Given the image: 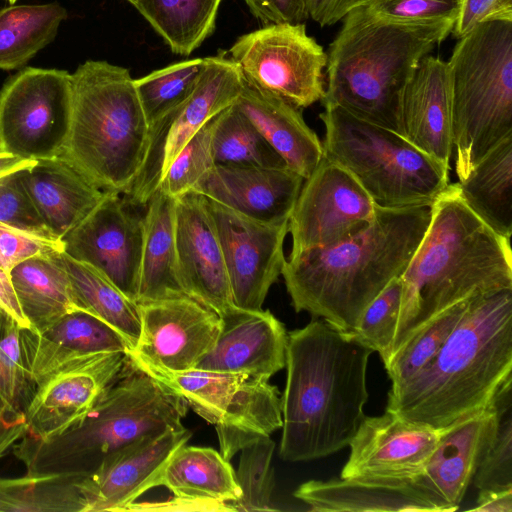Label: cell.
I'll return each instance as SVG.
<instances>
[{
  "instance_id": "6da1fadb",
  "label": "cell",
  "mask_w": 512,
  "mask_h": 512,
  "mask_svg": "<svg viewBox=\"0 0 512 512\" xmlns=\"http://www.w3.org/2000/svg\"><path fill=\"white\" fill-rule=\"evenodd\" d=\"M372 353L351 332L324 320L288 333L281 396L283 460L310 461L348 446L365 416Z\"/></svg>"
},
{
  "instance_id": "7a4b0ae2",
  "label": "cell",
  "mask_w": 512,
  "mask_h": 512,
  "mask_svg": "<svg viewBox=\"0 0 512 512\" xmlns=\"http://www.w3.org/2000/svg\"><path fill=\"white\" fill-rule=\"evenodd\" d=\"M431 212L432 203L376 205L370 224L356 234L328 247L289 255L281 275L294 310L340 330H353L370 302L404 272Z\"/></svg>"
},
{
  "instance_id": "3957f363",
  "label": "cell",
  "mask_w": 512,
  "mask_h": 512,
  "mask_svg": "<svg viewBox=\"0 0 512 512\" xmlns=\"http://www.w3.org/2000/svg\"><path fill=\"white\" fill-rule=\"evenodd\" d=\"M511 371L512 289L476 293L437 355L389 390L386 410L442 431L489 406Z\"/></svg>"
},
{
  "instance_id": "277c9868",
  "label": "cell",
  "mask_w": 512,
  "mask_h": 512,
  "mask_svg": "<svg viewBox=\"0 0 512 512\" xmlns=\"http://www.w3.org/2000/svg\"><path fill=\"white\" fill-rule=\"evenodd\" d=\"M400 278L401 306L388 359L454 303L475 293L512 289L510 239L483 222L458 184L450 183L432 203L427 230Z\"/></svg>"
},
{
  "instance_id": "5b68a950",
  "label": "cell",
  "mask_w": 512,
  "mask_h": 512,
  "mask_svg": "<svg viewBox=\"0 0 512 512\" xmlns=\"http://www.w3.org/2000/svg\"><path fill=\"white\" fill-rule=\"evenodd\" d=\"M329 45L322 103L400 134L404 88L419 62L451 34L454 22H403L357 4Z\"/></svg>"
},
{
  "instance_id": "8992f818",
  "label": "cell",
  "mask_w": 512,
  "mask_h": 512,
  "mask_svg": "<svg viewBox=\"0 0 512 512\" xmlns=\"http://www.w3.org/2000/svg\"><path fill=\"white\" fill-rule=\"evenodd\" d=\"M188 405L167 384L127 361L97 404L75 426L47 439L24 435L13 454L31 476L86 478L140 439L182 427Z\"/></svg>"
},
{
  "instance_id": "52a82bcc",
  "label": "cell",
  "mask_w": 512,
  "mask_h": 512,
  "mask_svg": "<svg viewBox=\"0 0 512 512\" xmlns=\"http://www.w3.org/2000/svg\"><path fill=\"white\" fill-rule=\"evenodd\" d=\"M72 112L61 156L99 189L125 195L143 165L150 127L125 67L87 60L71 74Z\"/></svg>"
},
{
  "instance_id": "ba28073f",
  "label": "cell",
  "mask_w": 512,
  "mask_h": 512,
  "mask_svg": "<svg viewBox=\"0 0 512 512\" xmlns=\"http://www.w3.org/2000/svg\"><path fill=\"white\" fill-rule=\"evenodd\" d=\"M447 65L454 163L461 181L512 135V21L474 27L457 40Z\"/></svg>"
},
{
  "instance_id": "9c48e42d",
  "label": "cell",
  "mask_w": 512,
  "mask_h": 512,
  "mask_svg": "<svg viewBox=\"0 0 512 512\" xmlns=\"http://www.w3.org/2000/svg\"><path fill=\"white\" fill-rule=\"evenodd\" d=\"M319 115L325 128L323 156L344 169L376 205L433 203L450 184L447 167L399 133L365 121L333 103Z\"/></svg>"
},
{
  "instance_id": "30bf717a",
  "label": "cell",
  "mask_w": 512,
  "mask_h": 512,
  "mask_svg": "<svg viewBox=\"0 0 512 512\" xmlns=\"http://www.w3.org/2000/svg\"><path fill=\"white\" fill-rule=\"evenodd\" d=\"M157 379L215 427L220 453L228 461L248 444L282 427L281 396L269 379L196 369Z\"/></svg>"
},
{
  "instance_id": "8fae6325",
  "label": "cell",
  "mask_w": 512,
  "mask_h": 512,
  "mask_svg": "<svg viewBox=\"0 0 512 512\" xmlns=\"http://www.w3.org/2000/svg\"><path fill=\"white\" fill-rule=\"evenodd\" d=\"M71 112L68 71L25 67L0 90V152L34 161L61 156Z\"/></svg>"
},
{
  "instance_id": "7c38bea8",
  "label": "cell",
  "mask_w": 512,
  "mask_h": 512,
  "mask_svg": "<svg viewBox=\"0 0 512 512\" xmlns=\"http://www.w3.org/2000/svg\"><path fill=\"white\" fill-rule=\"evenodd\" d=\"M229 55L245 83L260 92L300 109L324 97L327 55L304 23L264 25L240 36Z\"/></svg>"
},
{
  "instance_id": "4fadbf2b",
  "label": "cell",
  "mask_w": 512,
  "mask_h": 512,
  "mask_svg": "<svg viewBox=\"0 0 512 512\" xmlns=\"http://www.w3.org/2000/svg\"><path fill=\"white\" fill-rule=\"evenodd\" d=\"M205 58L191 94L150 126L143 165L124 195L135 207H145L181 149L209 120L232 105L245 85L239 67L225 53Z\"/></svg>"
},
{
  "instance_id": "5bb4252c",
  "label": "cell",
  "mask_w": 512,
  "mask_h": 512,
  "mask_svg": "<svg viewBox=\"0 0 512 512\" xmlns=\"http://www.w3.org/2000/svg\"><path fill=\"white\" fill-rule=\"evenodd\" d=\"M140 333L127 357L148 375L193 370L214 346L221 317L188 295L137 303Z\"/></svg>"
},
{
  "instance_id": "9a60e30c",
  "label": "cell",
  "mask_w": 512,
  "mask_h": 512,
  "mask_svg": "<svg viewBox=\"0 0 512 512\" xmlns=\"http://www.w3.org/2000/svg\"><path fill=\"white\" fill-rule=\"evenodd\" d=\"M375 211L376 204L356 179L323 156L304 179L289 218V255L328 247L356 234L370 224Z\"/></svg>"
},
{
  "instance_id": "2e32d148",
  "label": "cell",
  "mask_w": 512,
  "mask_h": 512,
  "mask_svg": "<svg viewBox=\"0 0 512 512\" xmlns=\"http://www.w3.org/2000/svg\"><path fill=\"white\" fill-rule=\"evenodd\" d=\"M120 194L108 192L101 203L63 239V252L103 274L137 303L143 215Z\"/></svg>"
},
{
  "instance_id": "e0dca14e",
  "label": "cell",
  "mask_w": 512,
  "mask_h": 512,
  "mask_svg": "<svg viewBox=\"0 0 512 512\" xmlns=\"http://www.w3.org/2000/svg\"><path fill=\"white\" fill-rule=\"evenodd\" d=\"M207 203L221 243L234 305L245 310L262 309L286 260L288 221L262 222L212 200L207 199Z\"/></svg>"
},
{
  "instance_id": "ac0fdd59",
  "label": "cell",
  "mask_w": 512,
  "mask_h": 512,
  "mask_svg": "<svg viewBox=\"0 0 512 512\" xmlns=\"http://www.w3.org/2000/svg\"><path fill=\"white\" fill-rule=\"evenodd\" d=\"M127 361L121 352L71 361L37 384L27 410L26 436L47 439L80 422L115 381Z\"/></svg>"
},
{
  "instance_id": "d6986e66",
  "label": "cell",
  "mask_w": 512,
  "mask_h": 512,
  "mask_svg": "<svg viewBox=\"0 0 512 512\" xmlns=\"http://www.w3.org/2000/svg\"><path fill=\"white\" fill-rule=\"evenodd\" d=\"M511 410V384L486 408L439 431L435 450L413 478L442 511H456L479 463L493 442L503 416Z\"/></svg>"
},
{
  "instance_id": "ffe728a7",
  "label": "cell",
  "mask_w": 512,
  "mask_h": 512,
  "mask_svg": "<svg viewBox=\"0 0 512 512\" xmlns=\"http://www.w3.org/2000/svg\"><path fill=\"white\" fill-rule=\"evenodd\" d=\"M439 437V431L388 410L364 416L348 444L340 477L412 480L423 471Z\"/></svg>"
},
{
  "instance_id": "44dd1931",
  "label": "cell",
  "mask_w": 512,
  "mask_h": 512,
  "mask_svg": "<svg viewBox=\"0 0 512 512\" xmlns=\"http://www.w3.org/2000/svg\"><path fill=\"white\" fill-rule=\"evenodd\" d=\"M175 242L184 293L220 317L235 308L221 243L204 196L189 192L176 199Z\"/></svg>"
},
{
  "instance_id": "7402d4cb",
  "label": "cell",
  "mask_w": 512,
  "mask_h": 512,
  "mask_svg": "<svg viewBox=\"0 0 512 512\" xmlns=\"http://www.w3.org/2000/svg\"><path fill=\"white\" fill-rule=\"evenodd\" d=\"M192 433L184 426L146 436L114 454L81 481L84 512H122L157 487L158 477L173 452Z\"/></svg>"
},
{
  "instance_id": "603a6c76",
  "label": "cell",
  "mask_w": 512,
  "mask_h": 512,
  "mask_svg": "<svg viewBox=\"0 0 512 512\" xmlns=\"http://www.w3.org/2000/svg\"><path fill=\"white\" fill-rule=\"evenodd\" d=\"M304 179L288 166L215 164L192 192L249 218L289 221Z\"/></svg>"
},
{
  "instance_id": "cb8c5ba5",
  "label": "cell",
  "mask_w": 512,
  "mask_h": 512,
  "mask_svg": "<svg viewBox=\"0 0 512 512\" xmlns=\"http://www.w3.org/2000/svg\"><path fill=\"white\" fill-rule=\"evenodd\" d=\"M221 319L214 346L194 369L270 379L285 368L288 333L269 310L235 307Z\"/></svg>"
},
{
  "instance_id": "d4e9b609",
  "label": "cell",
  "mask_w": 512,
  "mask_h": 512,
  "mask_svg": "<svg viewBox=\"0 0 512 512\" xmlns=\"http://www.w3.org/2000/svg\"><path fill=\"white\" fill-rule=\"evenodd\" d=\"M400 135L450 167L453 142L450 78L446 61L429 54L419 62L403 91Z\"/></svg>"
},
{
  "instance_id": "484cf974",
  "label": "cell",
  "mask_w": 512,
  "mask_h": 512,
  "mask_svg": "<svg viewBox=\"0 0 512 512\" xmlns=\"http://www.w3.org/2000/svg\"><path fill=\"white\" fill-rule=\"evenodd\" d=\"M23 362L36 385L63 365L79 358L121 352L131 346L114 328L97 317L74 310L41 333L21 328Z\"/></svg>"
},
{
  "instance_id": "4316f807",
  "label": "cell",
  "mask_w": 512,
  "mask_h": 512,
  "mask_svg": "<svg viewBox=\"0 0 512 512\" xmlns=\"http://www.w3.org/2000/svg\"><path fill=\"white\" fill-rule=\"evenodd\" d=\"M293 495L308 505L310 511L319 512L442 511L434 498L413 479L309 480Z\"/></svg>"
},
{
  "instance_id": "83f0119b",
  "label": "cell",
  "mask_w": 512,
  "mask_h": 512,
  "mask_svg": "<svg viewBox=\"0 0 512 512\" xmlns=\"http://www.w3.org/2000/svg\"><path fill=\"white\" fill-rule=\"evenodd\" d=\"M21 177L39 215L60 241L108 193L95 186L63 156L37 160L21 171Z\"/></svg>"
},
{
  "instance_id": "f1b7e54d",
  "label": "cell",
  "mask_w": 512,
  "mask_h": 512,
  "mask_svg": "<svg viewBox=\"0 0 512 512\" xmlns=\"http://www.w3.org/2000/svg\"><path fill=\"white\" fill-rule=\"evenodd\" d=\"M235 103L290 169L303 179L311 175L323 158V148L300 108L246 83Z\"/></svg>"
},
{
  "instance_id": "f546056e",
  "label": "cell",
  "mask_w": 512,
  "mask_h": 512,
  "mask_svg": "<svg viewBox=\"0 0 512 512\" xmlns=\"http://www.w3.org/2000/svg\"><path fill=\"white\" fill-rule=\"evenodd\" d=\"M145 208L137 303L184 295L177 270L176 199L157 189Z\"/></svg>"
},
{
  "instance_id": "4dcf8cb0",
  "label": "cell",
  "mask_w": 512,
  "mask_h": 512,
  "mask_svg": "<svg viewBox=\"0 0 512 512\" xmlns=\"http://www.w3.org/2000/svg\"><path fill=\"white\" fill-rule=\"evenodd\" d=\"M62 251L25 259L10 270L11 283L29 329L41 333L77 310Z\"/></svg>"
},
{
  "instance_id": "1f68e13d",
  "label": "cell",
  "mask_w": 512,
  "mask_h": 512,
  "mask_svg": "<svg viewBox=\"0 0 512 512\" xmlns=\"http://www.w3.org/2000/svg\"><path fill=\"white\" fill-rule=\"evenodd\" d=\"M158 486L182 499L232 503L240 497L230 461L209 447L184 444L176 449L158 477Z\"/></svg>"
},
{
  "instance_id": "d6a6232c",
  "label": "cell",
  "mask_w": 512,
  "mask_h": 512,
  "mask_svg": "<svg viewBox=\"0 0 512 512\" xmlns=\"http://www.w3.org/2000/svg\"><path fill=\"white\" fill-rule=\"evenodd\" d=\"M469 208L497 234L512 235V135L494 146L457 182Z\"/></svg>"
},
{
  "instance_id": "836d02e7",
  "label": "cell",
  "mask_w": 512,
  "mask_h": 512,
  "mask_svg": "<svg viewBox=\"0 0 512 512\" xmlns=\"http://www.w3.org/2000/svg\"><path fill=\"white\" fill-rule=\"evenodd\" d=\"M20 331L0 308V458L27 432L26 414L37 387L23 362Z\"/></svg>"
},
{
  "instance_id": "e575fe53",
  "label": "cell",
  "mask_w": 512,
  "mask_h": 512,
  "mask_svg": "<svg viewBox=\"0 0 512 512\" xmlns=\"http://www.w3.org/2000/svg\"><path fill=\"white\" fill-rule=\"evenodd\" d=\"M60 260L68 274L77 308L110 325L132 349L140 333L137 303L92 266L74 260L63 251Z\"/></svg>"
},
{
  "instance_id": "d590c367",
  "label": "cell",
  "mask_w": 512,
  "mask_h": 512,
  "mask_svg": "<svg viewBox=\"0 0 512 512\" xmlns=\"http://www.w3.org/2000/svg\"><path fill=\"white\" fill-rule=\"evenodd\" d=\"M66 17V9L57 2L0 9V69L24 66L54 40Z\"/></svg>"
},
{
  "instance_id": "8d00e7d4",
  "label": "cell",
  "mask_w": 512,
  "mask_h": 512,
  "mask_svg": "<svg viewBox=\"0 0 512 512\" xmlns=\"http://www.w3.org/2000/svg\"><path fill=\"white\" fill-rule=\"evenodd\" d=\"M222 0H139L135 8L179 55H190L215 29Z\"/></svg>"
},
{
  "instance_id": "74e56055",
  "label": "cell",
  "mask_w": 512,
  "mask_h": 512,
  "mask_svg": "<svg viewBox=\"0 0 512 512\" xmlns=\"http://www.w3.org/2000/svg\"><path fill=\"white\" fill-rule=\"evenodd\" d=\"M83 477L0 478V512H84Z\"/></svg>"
},
{
  "instance_id": "f35d334b",
  "label": "cell",
  "mask_w": 512,
  "mask_h": 512,
  "mask_svg": "<svg viewBox=\"0 0 512 512\" xmlns=\"http://www.w3.org/2000/svg\"><path fill=\"white\" fill-rule=\"evenodd\" d=\"M473 295L431 318L388 359L384 367L391 381V389L401 386L437 355L463 318Z\"/></svg>"
},
{
  "instance_id": "ab89813d",
  "label": "cell",
  "mask_w": 512,
  "mask_h": 512,
  "mask_svg": "<svg viewBox=\"0 0 512 512\" xmlns=\"http://www.w3.org/2000/svg\"><path fill=\"white\" fill-rule=\"evenodd\" d=\"M235 102L217 118L212 138L215 164L287 166Z\"/></svg>"
},
{
  "instance_id": "60d3db41",
  "label": "cell",
  "mask_w": 512,
  "mask_h": 512,
  "mask_svg": "<svg viewBox=\"0 0 512 512\" xmlns=\"http://www.w3.org/2000/svg\"><path fill=\"white\" fill-rule=\"evenodd\" d=\"M206 58L173 63L134 79V86L149 127L178 107L193 91Z\"/></svg>"
},
{
  "instance_id": "b9f144b4",
  "label": "cell",
  "mask_w": 512,
  "mask_h": 512,
  "mask_svg": "<svg viewBox=\"0 0 512 512\" xmlns=\"http://www.w3.org/2000/svg\"><path fill=\"white\" fill-rule=\"evenodd\" d=\"M275 442L270 437L258 439L240 450L235 472L240 497L231 503L235 512L279 511L272 502L275 487L272 456Z\"/></svg>"
},
{
  "instance_id": "7bdbcfd3",
  "label": "cell",
  "mask_w": 512,
  "mask_h": 512,
  "mask_svg": "<svg viewBox=\"0 0 512 512\" xmlns=\"http://www.w3.org/2000/svg\"><path fill=\"white\" fill-rule=\"evenodd\" d=\"M218 115L200 128L181 149L158 189L174 199H179L192 192L197 183L214 167L212 138Z\"/></svg>"
},
{
  "instance_id": "ee69618b",
  "label": "cell",
  "mask_w": 512,
  "mask_h": 512,
  "mask_svg": "<svg viewBox=\"0 0 512 512\" xmlns=\"http://www.w3.org/2000/svg\"><path fill=\"white\" fill-rule=\"evenodd\" d=\"M402 297L401 278H394L366 307L355 328L349 332L361 343L378 352L383 364L393 342Z\"/></svg>"
},
{
  "instance_id": "f6af8a7d",
  "label": "cell",
  "mask_w": 512,
  "mask_h": 512,
  "mask_svg": "<svg viewBox=\"0 0 512 512\" xmlns=\"http://www.w3.org/2000/svg\"><path fill=\"white\" fill-rule=\"evenodd\" d=\"M21 171L0 179V222L45 240L62 242L39 215L23 184Z\"/></svg>"
},
{
  "instance_id": "bcb514c9",
  "label": "cell",
  "mask_w": 512,
  "mask_h": 512,
  "mask_svg": "<svg viewBox=\"0 0 512 512\" xmlns=\"http://www.w3.org/2000/svg\"><path fill=\"white\" fill-rule=\"evenodd\" d=\"M472 482L479 491L512 489V417L503 416L497 434L482 457Z\"/></svg>"
},
{
  "instance_id": "7dc6e473",
  "label": "cell",
  "mask_w": 512,
  "mask_h": 512,
  "mask_svg": "<svg viewBox=\"0 0 512 512\" xmlns=\"http://www.w3.org/2000/svg\"><path fill=\"white\" fill-rule=\"evenodd\" d=\"M357 4L380 17L395 21L455 22L461 0H359Z\"/></svg>"
},
{
  "instance_id": "c3c4849f",
  "label": "cell",
  "mask_w": 512,
  "mask_h": 512,
  "mask_svg": "<svg viewBox=\"0 0 512 512\" xmlns=\"http://www.w3.org/2000/svg\"><path fill=\"white\" fill-rule=\"evenodd\" d=\"M54 251H63V243L45 240L0 222V257L9 272L25 259Z\"/></svg>"
},
{
  "instance_id": "681fc988",
  "label": "cell",
  "mask_w": 512,
  "mask_h": 512,
  "mask_svg": "<svg viewBox=\"0 0 512 512\" xmlns=\"http://www.w3.org/2000/svg\"><path fill=\"white\" fill-rule=\"evenodd\" d=\"M512 21V0H461L451 34L456 40L481 23Z\"/></svg>"
},
{
  "instance_id": "f907efd6",
  "label": "cell",
  "mask_w": 512,
  "mask_h": 512,
  "mask_svg": "<svg viewBox=\"0 0 512 512\" xmlns=\"http://www.w3.org/2000/svg\"><path fill=\"white\" fill-rule=\"evenodd\" d=\"M264 25L300 24L309 18L308 0H244Z\"/></svg>"
},
{
  "instance_id": "816d5d0a",
  "label": "cell",
  "mask_w": 512,
  "mask_h": 512,
  "mask_svg": "<svg viewBox=\"0 0 512 512\" xmlns=\"http://www.w3.org/2000/svg\"><path fill=\"white\" fill-rule=\"evenodd\" d=\"M124 511H201V512H231V503H217L182 499L172 496L161 502H133Z\"/></svg>"
},
{
  "instance_id": "f5cc1de1",
  "label": "cell",
  "mask_w": 512,
  "mask_h": 512,
  "mask_svg": "<svg viewBox=\"0 0 512 512\" xmlns=\"http://www.w3.org/2000/svg\"><path fill=\"white\" fill-rule=\"evenodd\" d=\"M359 0H308L309 17L320 26H331L357 5Z\"/></svg>"
},
{
  "instance_id": "db71d44e",
  "label": "cell",
  "mask_w": 512,
  "mask_h": 512,
  "mask_svg": "<svg viewBox=\"0 0 512 512\" xmlns=\"http://www.w3.org/2000/svg\"><path fill=\"white\" fill-rule=\"evenodd\" d=\"M471 511L512 512V489L479 491L476 506Z\"/></svg>"
},
{
  "instance_id": "11a10c76",
  "label": "cell",
  "mask_w": 512,
  "mask_h": 512,
  "mask_svg": "<svg viewBox=\"0 0 512 512\" xmlns=\"http://www.w3.org/2000/svg\"><path fill=\"white\" fill-rule=\"evenodd\" d=\"M36 161L0 152V179L14 172L31 167Z\"/></svg>"
},
{
  "instance_id": "9f6ffc18",
  "label": "cell",
  "mask_w": 512,
  "mask_h": 512,
  "mask_svg": "<svg viewBox=\"0 0 512 512\" xmlns=\"http://www.w3.org/2000/svg\"><path fill=\"white\" fill-rule=\"evenodd\" d=\"M127 2L131 3L134 7L137 5L139 0H126Z\"/></svg>"
},
{
  "instance_id": "6f0895ef",
  "label": "cell",
  "mask_w": 512,
  "mask_h": 512,
  "mask_svg": "<svg viewBox=\"0 0 512 512\" xmlns=\"http://www.w3.org/2000/svg\"><path fill=\"white\" fill-rule=\"evenodd\" d=\"M10 4L16 3L17 0H7Z\"/></svg>"
}]
</instances>
